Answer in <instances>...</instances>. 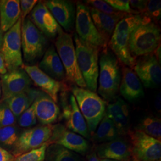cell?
Returning <instances> with one entry per match:
<instances>
[{
    "instance_id": "cell-1",
    "label": "cell",
    "mask_w": 161,
    "mask_h": 161,
    "mask_svg": "<svg viewBox=\"0 0 161 161\" xmlns=\"http://www.w3.org/2000/svg\"><path fill=\"white\" fill-rule=\"evenodd\" d=\"M98 94L108 102L117 97L121 84L122 71L119 61L108 48L102 50L99 58Z\"/></svg>"
},
{
    "instance_id": "cell-2",
    "label": "cell",
    "mask_w": 161,
    "mask_h": 161,
    "mask_svg": "<svg viewBox=\"0 0 161 161\" xmlns=\"http://www.w3.org/2000/svg\"><path fill=\"white\" fill-rule=\"evenodd\" d=\"M144 15L128 14L117 23L108 46L122 64L132 69L136 60L129 49L130 36L133 30L144 20Z\"/></svg>"
},
{
    "instance_id": "cell-3",
    "label": "cell",
    "mask_w": 161,
    "mask_h": 161,
    "mask_svg": "<svg viewBox=\"0 0 161 161\" xmlns=\"http://www.w3.org/2000/svg\"><path fill=\"white\" fill-rule=\"evenodd\" d=\"M161 38L160 28L144 16L143 22L133 30L130 36L129 49L132 58L136 59L153 53L161 45Z\"/></svg>"
},
{
    "instance_id": "cell-4",
    "label": "cell",
    "mask_w": 161,
    "mask_h": 161,
    "mask_svg": "<svg viewBox=\"0 0 161 161\" xmlns=\"http://www.w3.org/2000/svg\"><path fill=\"white\" fill-rule=\"evenodd\" d=\"M72 92L86 121L90 136L93 135L105 114L106 102L96 92L76 86L72 87Z\"/></svg>"
},
{
    "instance_id": "cell-5",
    "label": "cell",
    "mask_w": 161,
    "mask_h": 161,
    "mask_svg": "<svg viewBox=\"0 0 161 161\" xmlns=\"http://www.w3.org/2000/svg\"><path fill=\"white\" fill-rule=\"evenodd\" d=\"M74 42L78 68L86 82V89L96 92L98 87L100 50L82 41L76 34L74 35Z\"/></svg>"
},
{
    "instance_id": "cell-6",
    "label": "cell",
    "mask_w": 161,
    "mask_h": 161,
    "mask_svg": "<svg viewBox=\"0 0 161 161\" xmlns=\"http://www.w3.org/2000/svg\"><path fill=\"white\" fill-rule=\"evenodd\" d=\"M54 46L64 65L66 79L76 86L86 89V82L78 68L72 35L62 31L58 35Z\"/></svg>"
},
{
    "instance_id": "cell-7",
    "label": "cell",
    "mask_w": 161,
    "mask_h": 161,
    "mask_svg": "<svg viewBox=\"0 0 161 161\" xmlns=\"http://www.w3.org/2000/svg\"><path fill=\"white\" fill-rule=\"evenodd\" d=\"M21 42L23 58L33 63L45 53L47 44L46 36L31 21L29 17L22 20Z\"/></svg>"
},
{
    "instance_id": "cell-8",
    "label": "cell",
    "mask_w": 161,
    "mask_h": 161,
    "mask_svg": "<svg viewBox=\"0 0 161 161\" xmlns=\"http://www.w3.org/2000/svg\"><path fill=\"white\" fill-rule=\"evenodd\" d=\"M22 19L11 29L4 33L0 53L4 58L7 71L23 67V55L21 42Z\"/></svg>"
},
{
    "instance_id": "cell-9",
    "label": "cell",
    "mask_w": 161,
    "mask_h": 161,
    "mask_svg": "<svg viewBox=\"0 0 161 161\" xmlns=\"http://www.w3.org/2000/svg\"><path fill=\"white\" fill-rule=\"evenodd\" d=\"M133 161H161V142L142 131L128 132Z\"/></svg>"
},
{
    "instance_id": "cell-10",
    "label": "cell",
    "mask_w": 161,
    "mask_h": 161,
    "mask_svg": "<svg viewBox=\"0 0 161 161\" xmlns=\"http://www.w3.org/2000/svg\"><path fill=\"white\" fill-rule=\"evenodd\" d=\"M75 27L76 34L82 41L97 48L100 51L108 48L93 23L88 7L80 2L76 6Z\"/></svg>"
},
{
    "instance_id": "cell-11",
    "label": "cell",
    "mask_w": 161,
    "mask_h": 161,
    "mask_svg": "<svg viewBox=\"0 0 161 161\" xmlns=\"http://www.w3.org/2000/svg\"><path fill=\"white\" fill-rule=\"evenodd\" d=\"M53 126L42 125L23 131L13 149V155L16 157L30 150L40 147L48 142L52 135Z\"/></svg>"
},
{
    "instance_id": "cell-12",
    "label": "cell",
    "mask_w": 161,
    "mask_h": 161,
    "mask_svg": "<svg viewBox=\"0 0 161 161\" xmlns=\"http://www.w3.org/2000/svg\"><path fill=\"white\" fill-rule=\"evenodd\" d=\"M132 69L145 87L155 88L160 86L161 64L153 53L139 58L136 61Z\"/></svg>"
},
{
    "instance_id": "cell-13",
    "label": "cell",
    "mask_w": 161,
    "mask_h": 161,
    "mask_svg": "<svg viewBox=\"0 0 161 161\" xmlns=\"http://www.w3.org/2000/svg\"><path fill=\"white\" fill-rule=\"evenodd\" d=\"M48 144L62 146L76 153L85 155L89 149L87 140L80 135L70 131L62 124L53 126L52 135Z\"/></svg>"
},
{
    "instance_id": "cell-14",
    "label": "cell",
    "mask_w": 161,
    "mask_h": 161,
    "mask_svg": "<svg viewBox=\"0 0 161 161\" xmlns=\"http://www.w3.org/2000/svg\"><path fill=\"white\" fill-rule=\"evenodd\" d=\"M1 102L23 92L30 88L32 80L23 68L8 71L1 75Z\"/></svg>"
},
{
    "instance_id": "cell-15",
    "label": "cell",
    "mask_w": 161,
    "mask_h": 161,
    "mask_svg": "<svg viewBox=\"0 0 161 161\" xmlns=\"http://www.w3.org/2000/svg\"><path fill=\"white\" fill-rule=\"evenodd\" d=\"M60 26L67 33L75 26L76 6L68 0H48L43 2Z\"/></svg>"
},
{
    "instance_id": "cell-16",
    "label": "cell",
    "mask_w": 161,
    "mask_h": 161,
    "mask_svg": "<svg viewBox=\"0 0 161 161\" xmlns=\"http://www.w3.org/2000/svg\"><path fill=\"white\" fill-rule=\"evenodd\" d=\"M31 21L46 36L54 38L63 30L43 2H39L30 13Z\"/></svg>"
},
{
    "instance_id": "cell-17",
    "label": "cell",
    "mask_w": 161,
    "mask_h": 161,
    "mask_svg": "<svg viewBox=\"0 0 161 161\" xmlns=\"http://www.w3.org/2000/svg\"><path fill=\"white\" fill-rule=\"evenodd\" d=\"M68 103L64 104L62 116L65 120L66 127L72 132L76 133L84 138H90L86 121L72 94L69 96Z\"/></svg>"
},
{
    "instance_id": "cell-18",
    "label": "cell",
    "mask_w": 161,
    "mask_h": 161,
    "mask_svg": "<svg viewBox=\"0 0 161 161\" xmlns=\"http://www.w3.org/2000/svg\"><path fill=\"white\" fill-rule=\"evenodd\" d=\"M22 68L27 73L31 80L34 82L35 84L57 103L58 95L62 87L61 82L47 75L38 67V66L23 65Z\"/></svg>"
},
{
    "instance_id": "cell-19",
    "label": "cell",
    "mask_w": 161,
    "mask_h": 161,
    "mask_svg": "<svg viewBox=\"0 0 161 161\" xmlns=\"http://www.w3.org/2000/svg\"><path fill=\"white\" fill-rule=\"evenodd\" d=\"M119 92L130 102H137L144 97L143 86L131 68L127 66L122 68Z\"/></svg>"
},
{
    "instance_id": "cell-20",
    "label": "cell",
    "mask_w": 161,
    "mask_h": 161,
    "mask_svg": "<svg viewBox=\"0 0 161 161\" xmlns=\"http://www.w3.org/2000/svg\"><path fill=\"white\" fill-rule=\"evenodd\" d=\"M99 159H108L115 161H127L131 156V144L122 138L98 145L96 148Z\"/></svg>"
},
{
    "instance_id": "cell-21",
    "label": "cell",
    "mask_w": 161,
    "mask_h": 161,
    "mask_svg": "<svg viewBox=\"0 0 161 161\" xmlns=\"http://www.w3.org/2000/svg\"><path fill=\"white\" fill-rule=\"evenodd\" d=\"M33 103L36 119L43 125H50L58 119L60 108L46 93L41 92Z\"/></svg>"
},
{
    "instance_id": "cell-22",
    "label": "cell",
    "mask_w": 161,
    "mask_h": 161,
    "mask_svg": "<svg viewBox=\"0 0 161 161\" xmlns=\"http://www.w3.org/2000/svg\"><path fill=\"white\" fill-rule=\"evenodd\" d=\"M88 8L93 23L105 44L108 46L117 23L128 14L122 13L118 15H109L90 7Z\"/></svg>"
},
{
    "instance_id": "cell-23",
    "label": "cell",
    "mask_w": 161,
    "mask_h": 161,
    "mask_svg": "<svg viewBox=\"0 0 161 161\" xmlns=\"http://www.w3.org/2000/svg\"><path fill=\"white\" fill-rule=\"evenodd\" d=\"M105 115L114 122L119 135L125 134L129 131V106L123 99L118 98L115 102L109 104Z\"/></svg>"
},
{
    "instance_id": "cell-24",
    "label": "cell",
    "mask_w": 161,
    "mask_h": 161,
    "mask_svg": "<svg viewBox=\"0 0 161 161\" xmlns=\"http://www.w3.org/2000/svg\"><path fill=\"white\" fill-rule=\"evenodd\" d=\"M38 67L47 75L58 82L66 79L64 65L54 46L48 48Z\"/></svg>"
},
{
    "instance_id": "cell-25",
    "label": "cell",
    "mask_w": 161,
    "mask_h": 161,
    "mask_svg": "<svg viewBox=\"0 0 161 161\" xmlns=\"http://www.w3.org/2000/svg\"><path fill=\"white\" fill-rule=\"evenodd\" d=\"M20 18V1H0V28L4 33L11 29Z\"/></svg>"
},
{
    "instance_id": "cell-26",
    "label": "cell",
    "mask_w": 161,
    "mask_h": 161,
    "mask_svg": "<svg viewBox=\"0 0 161 161\" xmlns=\"http://www.w3.org/2000/svg\"><path fill=\"white\" fill-rule=\"evenodd\" d=\"M40 92L41 91L29 88L3 102H6L16 118H18L32 104Z\"/></svg>"
},
{
    "instance_id": "cell-27",
    "label": "cell",
    "mask_w": 161,
    "mask_h": 161,
    "mask_svg": "<svg viewBox=\"0 0 161 161\" xmlns=\"http://www.w3.org/2000/svg\"><path fill=\"white\" fill-rule=\"evenodd\" d=\"M45 161H86L78 153L62 146L49 144L46 152Z\"/></svg>"
},
{
    "instance_id": "cell-28",
    "label": "cell",
    "mask_w": 161,
    "mask_h": 161,
    "mask_svg": "<svg viewBox=\"0 0 161 161\" xmlns=\"http://www.w3.org/2000/svg\"><path fill=\"white\" fill-rule=\"evenodd\" d=\"M97 131L92 135V140L97 143H106L118 138V132L112 121L104 114Z\"/></svg>"
},
{
    "instance_id": "cell-29",
    "label": "cell",
    "mask_w": 161,
    "mask_h": 161,
    "mask_svg": "<svg viewBox=\"0 0 161 161\" xmlns=\"http://www.w3.org/2000/svg\"><path fill=\"white\" fill-rule=\"evenodd\" d=\"M135 130L142 131L153 138L161 141V121L153 116L145 117L139 122Z\"/></svg>"
},
{
    "instance_id": "cell-30",
    "label": "cell",
    "mask_w": 161,
    "mask_h": 161,
    "mask_svg": "<svg viewBox=\"0 0 161 161\" xmlns=\"http://www.w3.org/2000/svg\"><path fill=\"white\" fill-rule=\"evenodd\" d=\"M19 137L18 129L14 125L0 128V144L4 147L13 149Z\"/></svg>"
},
{
    "instance_id": "cell-31",
    "label": "cell",
    "mask_w": 161,
    "mask_h": 161,
    "mask_svg": "<svg viewBox=\"0 0 161 161\" xmlns=\"http://www.w3.org/2000/svg\"><path fill=\"white\" fill-rule=\"evenodd\" d=\"M48 142L41 146L40 147L30 150L15 157L14 161H44L46 157L47 148Z\"/></svg>"
},
{
    "instance_id": "cell-32",
    "label": "cell",
    "mask_w": 161,
    "mask_h": 161,
    "mask_svg": "<svg viewBox=\"0 0 161 161\" xmlns=\"http://www.w3.org/2000/svg\"><path fill=\"white\" fill-rule=\"evenodd\" d=\"M16 118L5 102L0 103V128L14 125Z\"/></svg>"
},
{
    "instance_id": "cell-33",
    "label": "cell",
    "mask_w": 161,
    "mask_h": 161,
    "mask_svg": "<svg viewBox=\"0 0 161 161\" xmlns=\"http://www.w3.org/2000/svg\"><path fill=\"white\" fill-rule=\"evenodd\" d=\"M18 124L22 128H29L36 124L37 119L35 112L34 104H32L18 117Z\"/></svg>"
},
{
    "instance_id": "cell-34",
    "label": "cell",
    "mask_w": 161,
    "mask_h": 161,
    "mask_svg": "<svg viewBox=\"0 0 161 161\" xmlns=\"http://www.w3.org/2000/svg\"><path fill=\"white\" fill-rule=\"evenodd\" d=\"M88 7L93 8L99 12L103 13L104 14L109 15H118L122 13V12H118L114 9L112 6H110L105 1L102 0H88L85 1Z\"/></svg>"
},
{
    "instance_id": "cell-35",
    "label": "cell",
    "mask_w": 161,
    "mask_h": 161,
    "mask_svg": "<svg viewBox=\"0 0 161 161\" xmlns=\"http://www.w3.org/2000/svg\"><path fill=\"white\" fill-rule=\"evenodd\" d=\"M144 16L153 21H159L161 17V1L160 0H150L147 1Z\"/></svg>"
},
{
    "instance_id": "cell-36",
    "label": "cell",
    "mask_w": 161,
    "mask_h": 161,
    "mask_svg": "<svg viewBox=\"0 0 161 161\" xmlns=\"http://www.w3.org/2000/svg\"><path fill=\"white\" fill-rule=\"evenodd\" d=\"M107 3L118 12L132 15H138L131 8L128 0H106Z\"/></svg>"
},
{
    "instance_id": "cell-37",
    "label": "cell",
    "mask_w": 161,
    "mask_h": 161,
    "mask_svg": "<svg viewBox=\"0 0 161 161\" xmlns=\"http://www.w3.org/2000/svg\"><path fill=\"white\" fill-rule=\"evenodd\" d=\"M38 3L36 0H22L20 1V17L23 20L32 11L35 6Z\"/></svg>"
},
{
    "instance_id": "cell-38",
    "label": "cell",
    "mask_w": 161,
    "mask_h": 161,
    "mask_svg": "<svg viewBox=\"0 0 161 161\" xmlns=\"http://www.w3.org/2000/svg\"><path fill=\"white\" fill-rule=\"evenodd\" d=\"M148 1L144 0H130V5L131 8L136 12L137 14H144L146 12V6Z\"/></svg>"
},
{
    "instance_id": "cell-39",
    "label": "cell",
    "mask_w": 161,
    "mask_h": 161,
    "mask_svg": "<svg viewBox=\"0 0 161 161\" xmlns=\"http://www.w3.org/2000/svg\"><path fill=\"white\" fill-rule=\"evenodd\" d=\"M15 156L2 146H0V161H14Z\"/></svg>"
},
{
    "instance_id": "cell-40",
    "label": "cell",
    "mask_w": 161,
    "mask_h": 161,
    "mask_svg": "<svg viewBox=\"0 0 161 161\" xmlns=\"http://www.w3.org/2000/svg\"><path fill=\"white\" fill-rule=\"evenodd\" d=\"M7 69L6 68V64L4 62V58L0 53V75H3L6 74L7 72Z\"/></svg>"
},
{
    "instance_id": "cell-41",
    "label": "cell",
    "mask_w": 161,
    "mask_h": 161,
    "mask_svg": "<svg viewBox=\"0 0 161 161\" xmlns=\"http://www.w3.org/2000/svg\"><path fill=\"white\" fill-rule=\"evenodd\" d=\"M161 92H159L157 96H156L155 100V109L158 112H161Z\"/></svg>"
},
{
    "instance_id": "cell-42",
    "label": "cell",
    "mask_w": 161,
    "mask_h": 161,
    "mask_svg": "<svg viewBox=\"0 0 161 161\" xmlns=\"http://www.w3.org/2000/svg\"><path fill=\"white\" fill-rule=\"evenodd\" d=\"M88 161H100V159L98 158L96 152H92L90 154L87 156Z\"/></svg>"
},
{
    "instance_id": "cell-43",
    "label": "cell",
    "mask_w": 161,
    "mask_h": 161,
    "mask_svg": "<svg viewBox=\"0 0 161 161\" xmlns=\"http://www.w3.org/2000/svg\"><path fill=\"white\" fill-rule=\"evenodd\" d=\"M4 32H3V31L0 28V48L2 46L3 44V37H4Z\"/></svg>"
},
{
    "instance_id": "cell-44",
    "label": "cell",
    "mask_w": 161,
    "mask_h": 161,
    "mask_svg": "<svg viewBox=\"0 0 161 161\" xmlns=\"http://www.w3.org/2000/svg\"><path fill=\"white\" fill-rule=\"evenodd\" d=\"M2 95V90H1V75H0V100L1 98Z\"/></svg>"
},
{
    "instance_id": "cell-45",
    "label": "cell",
    "mask_w": 161,
    "mask_h": 161,
    "mask_svg": "<svg viewBox=\"0 0 161 161\" xmlns=\"http://www.w3.org/2000/svg\"><path fill=\"white\" fill-rule=\"evenodd\" d=\"M100 161H115V160H112V159H100Z\"/></svg>"
}]
</instances>
